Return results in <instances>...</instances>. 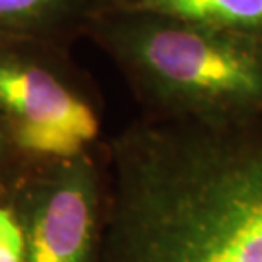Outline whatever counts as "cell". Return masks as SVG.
I'll return each instance as SVG.
<instances>
[{
	"label": "cell",
	"instance_id": "ba28073f",
	"mask_svg": "<svg viewBox=\"0 0 262 262\" xmlns=\"http://www.w3.org/2000/svg\"><path fill=\"white\" fill-rule=\"evenodd\" d=\"M19 157V154L15 151L12 143L7 140V136L2 133L0 129V172L4 170V167H7L10 162L15 160Z\"/></svg>",
	"mask_w": 262,
	"mask_h": 262
},
{
	"label": "cell",
	"instance_id": "6da1fadb",
	"mask_svg": "<svg viewBox=\"0 0 262 262\" xmlns=\"http://www.w3.org/2000/svg\"><path fill=\"white\" fill-rule=\"evenodd\" d=\"M97 262H262V114H141L109 140Z\"/></svg>",
	"mask_w": 262,
	"mask_h": 262
},
{
	"label": "cell",
	"instance_id": "3957f363",
	"mask_svg": "<svg viewBox=\"0 0 262 262\" xmlns=\"http://www.w3.org/2000/svg\"><path fill=\"white\" fill-rule=\"evenodd\" d=\"M0 129L19 157L41 164L104 145L101 99L70 46L0 33Z\"/></svg>",
	"mask_w": 262,
	"mask_h": 262
},
{
	"label": "cell",
	"instance_id": "277c9868",
	"mask_svg": "<svg viewBox=\"0 0 262 262\" xmlns=\"http://www.w3.org/2000/svg\"><path fill=\"white\" fill-rule=\"evenodd\" d=\"M46 167L19 203L24 262H97L106 206V143Z\"/></svg>",
	"mask_w": 262,
	"mask_h": 262
},
{
	"label": "cell",
	"instance_id": "8992f818",
	"mask_svg": "<svg viewBox=\"0 0 262 262\" xmlns=\"http://www.w3.org/2000/svg\"><path fill=\"white\" fill-rule=\"evenodd\" d=\"M109 9L143 10L262 36V0H109Z\"/></svg>",
	"mask_w": 262,
	"mask_h": 262
},
{
	"label": "cell",
	"instance_id": "7a4b0ae2",
	"mask_svg": "<svg viewBox=\"0 0 262 262\" xmlns=\"http://www.w3.org/2000/svg\"><path fill=\"white\" fill-rule=\"evenodd\" d=\"M85 39L126 80L143 116L222 121L262 114V36L107 9Z\"/></svg>",
	"mask_w": 262,
	"mask_h": 262
},
{
	"label": "cell",
	"instance_id": "52a82bcc",
	"mask_svg": "<svg viewBox=\"0 0 262 262\" xmlns=\"http://www.w3.org/2000/svg\"><path fill=\"white\" fill-rule=\"evenodd\" d=\"M26 237L19 204H0V262H24Z\"/></svg>",
	"mask_w": 262,
	"mask_h": 262
},
{
	"label": "cell",
	"instance_id": "5b68a950",
	"mask_svg": "<svg viewBox=\"0 0 262 262\" xmlns=\"http://www.w3.org/2000/svg\"><path fill=\"white\" fill-rule=\"evenodd\" d=\"M109 0H0V33L70 46L85 38Z\"/></svg>",
	"mask_w": 262,
	"mask_h": 262
}]
</instances>
